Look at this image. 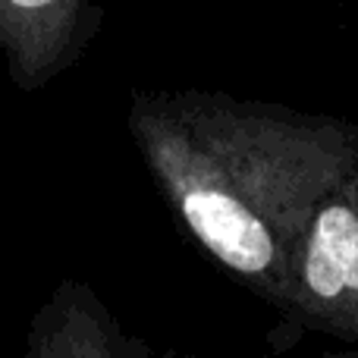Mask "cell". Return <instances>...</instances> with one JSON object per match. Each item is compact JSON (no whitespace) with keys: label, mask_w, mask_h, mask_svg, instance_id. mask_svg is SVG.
<instances>
[{"label":"cell","mask_w":358,"mask_h":358,"mask_svg":"<svg viewBox=\"0 0 358 358\" xmlns=\"http://www.w3.org/2000/svg\"><path fill=\"white\" fill-rule=\"evenodd\" d=\"M126 126L192 239L277 311L315 208L358 173V126L220 92H132Z\"/></svg>","instance_id":"cell-1"},{"label":"cell","mask_w":358,"mask_h":358,"mask_svg":"<svg viewBox=\"0 0 358 358\" xmlns=\"http://www.w3.org/2000/svg\"><path fill=\"white\" fill-rule=\"evenodd\" d=\"M277 317L271 330L277 349L317 334L358 352V173L315 208Z\"/></svg>","instance_id":"cell-2"},{"label":"cell","mask_w":358,"mask_h":358,"mask_svg":"<svg viewBox=\"0 0 358 358\" xmlns=\"http://www.w3.org/2000/svg\"><path fill=\"white\" fill-rule=\"evenodd\" d=\"M94 0H0V60L10 82L35 94L76 66L101 31Z\"/></svg>","instance_id":"cell-3"},{"label":"cell","mask_w":358,"mask_h":358,"mask_svg":"<svg viewBox=\"0 0 358 358\" xmlns=\"http://www.w3.org/2000/svg\"><path fill=\"white\" fill-rule=\"evenodd\" d=\"M25 358H151L148 343L117 324L98 292L82 280H63L25 330Z\"/></svg>","instance_id":"cell-4"}]
</instances>
